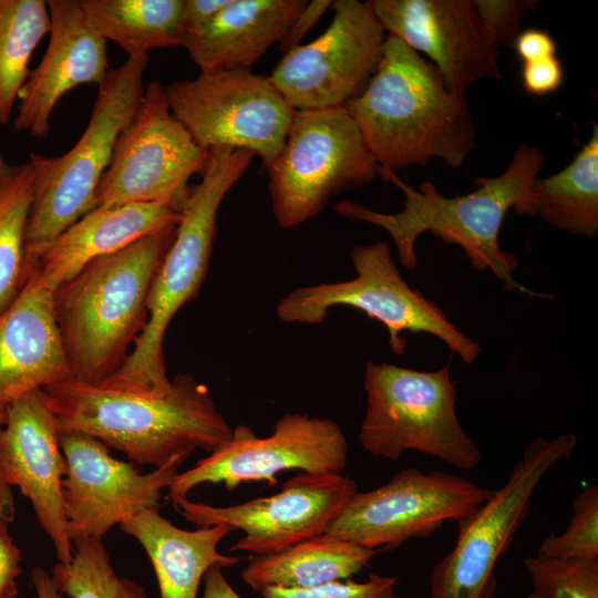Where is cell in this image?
<instances>
[{
  "label": "cell",
  "instance_id": "cell-1",
  "mask_svg": "<svg viewBox=\"0 0 598 598\" xmlns=\"http://www.w3.org/2000/svg\"><path fill=\"white\" fill-rule=\"evenodd\" d=\"M544 161L538 147L520 143L502 174L477 177L475 190L455 197L440 194L430 182H423L415 189L399 178L393 169L378 165V175L403 193L402 209L381 213L343 199L333 204V212L342 218L364 221L386 230L396 248L400 264L410 270L417 265V238L431 231L446 244L460 246L475 269L491 270L505 289L533 295L515 280L513 274L518 260L499 247L498 238L511 209L517 215H537L533 186Z\"/></svg>",
  "mask_w": 598,
  "mask_h": 598
},
{
  "label": "cell",
  "instance_id": "cell-2",
  "mask_svg": "<svg viewBox=\"0 0 598 598\" xmlns=\"http://www.w3.org/2000/svg\"><path fill=\"white\" fill-rule=\"evenodd\" d=\"M42 391L59 432L86 433L138 465L159 468L176 457L187 460L197 448L209 454L233 433L208 388L184 373L174 377L164 395L92 385L73 377Z\"/></svg>",
  "mask_w": 598,
  "mask_h": 598
},
{
  "label": "cell",
  "instance_id": "cell-3",
  "mask_svg": "<svg viewBox=\"0 0 598 598\" xmlns=\"http://www.w3.org/2000/svg\"><path fill=\"white\" fill-rule=\"evenodd\" d=\"M344 107L383 167L426 165L434 157L460 167L476 145L464 96L451 92L429 60L392 34L367 86Z\"/></svg>",
  "mask_w": 598,
  "mask_h": 598
},
{
  "label": "cell",
  "instance_id": "cell-4",
  "mask_svg": "<svg viewBox=\"0 0 598 598\" xmlns=\"http://www.w3.org/2000/svg\"><path fill=\"white\" fill-rule=\"evenodd\" d=\"M176 227L100 257L53 291V312L72 377L100 385L125 362L143 331L156 274Z\"/></svg>",
  "mask_w": 598,
  "mask_h": 598
},
{
  "label": "cell",
  "instance_id": "cell-5",
  "mask_svg": "<svg viewBox=\"0 0 598 598\" xmlns=\"http://www.w3.org/2000/svg\"><path fill=\"white\" fill-rule=\"evenodd\" d=\"M254 157L247 150L209 148L202 179L190 185L175 238L151 288L147 322L123 365L100 385L150 395L171 390L164 354L167 327L197 297L212 257L219 206Z\"/></svg>",
  "mask_w": 598,
  "mask_h": 598
},
{
  "label": "cell",
  "instance_id": "cell-6",
  "mask_svg": "<svg viewBox=\"0 0 598 598\" xmlns=\"http://www.w3.org/2000/svg\"><path fill=\"white\" fill-rule=\"evenodd\" d=\"M148 54L128 56L110 68L97 84L87 125L65 154L31 153L33 198L24 237L25 260L95 206V195L117 137L131 122L144 95L143 75Z\"/></svg>",
  "mask_w": 598,
  "mask_h": 598
},
{
  "label": "cell",
  "instance_id": "cell-7",
  "mask_svg": "<svg viewBox=\"0 0 598 598\" xmlns=\"http://www.w3.org/2000/svg\"><path fill=\"white\" fill-rule=\"evenodd\" d=\"M363 386L359 440L368 453L395 461L417 451L464 471L480 465L482 452L457 419L448 367L420 371L368 361Z\"/></svg>",
  "mask_w": 598,
  "mask_h": 598
},
{
  "label": "cell",
  "instance_id": "cell-8",
  "mask_svg": "<svg viewBox=\"0 0 598 598\" xmlns=\"http://www.w3.org/2000/svg\"><path fill=\"white\" fill-rule=\"evenodd\" d=\"M351 261L354 278L296 288L279 300L277 317L286 323L321 324L330 309L349 307L385 327L390 350L396 355L408 347L402 333L411 332L439 338L465 364L478 359L480 344L460 331L436 302L403 279L389 244L358 245Z\"/></svg>",
  "mask_w": 598,
  "mask_h": 598
},
{
  "label": "cell",
  "instance_id": "cell-9",
  "mask_svg": "<svg viewBox=\"0 0 598 598\" xmlns=\"http://www.w3.org/2000/svg\"><path fill=\"white\" fill-rule=\"evenodd\" d=\"M377 168L344 106L296 111L281 151L267 167L278 225L301 226L334 196L370 184Z\"/></svg>",
  "mask_w": 598,
  "mask_h": 598
},
{
  "label": "cell",
  "instance_id": "cell-10",
  "mask_svg": "<svg viewBox=\"0 0 598 598\" xmlns=\"http://www.w3.org/2000/svg\"><path fill=\"white\" fill-rule=\"evenodd\" d=\"M576 445L573 433L529 442L502 487L457 523L453 548L432 569L431 598L494 597L496 564L526 519L536 487L556 463L571 456Z\"/></svg>",
  "mask_w": 598,
  "mask_h": 598
},
{
  "label": "cell",
  "instance_id": "cell-11",
  "mask_svg": "<svg viewBox=\"0 0 598 598\" xmlns=\"http://www.w3.org/2000/svg\"><path fill=\"white\" fill-rule=\"evenodd\" d=\"M208 151L172 113L165 85L153 80L116 140L94 207L153 203L181 212L189 194V179L203 173Z\"/></svg>",
  "mask_w": 598,
  "mask_h": 598
},
{
  "label": "cell",
  "instance_id": "cell-12",
  "mask_svg": "<svg viewBox=\"0 0 598 598\" xmlns=\"http://www.w3.org/2000/svg\"><path fill=\"white\" fill-rule=\"evenodd\" d=\"M165 94L199 146L250 151L266 169L281 151L296 112L268 76L251 70L200 72L165 85Z\"/></svg>",
  "mask_w": 598,
  "mask_h": 598
},
{
  "label": "cell",
  "instance_id": "cell-13",
  "mask_svg": "<svg viewBox=\"0 0 598 598\" xmlns=\"http://www.w3.org/2000/svg\"><path fill=\"white\" fill-rule=\"evenodd\" d=\"M464 477L406 467L388 483L357 492L322 534L380 550L433 535L446 520L468 517L493 494Z\"/></svg>",
  "mask_w": 598,
  "mask_h": 598
},
{
  "label": "cell",
  "instance_id": "cell-14",
  "mask_svg": "<svg viewBox=\"0 0 598 598\" xmlns=\"http://www.w3.org/2000/svg\"><path fill=\"white\" fill-rule=\"evenodd\" d=\"M347 461V439L337 422L287 413L265 437L245 424L234 427L227 442L190 468L178 472L168 487V497L174 505L203 484L221 483L229 491L249 482H267L274 487L280 472L341 473Z\"/></svg>",
  "mask_w": 598,
  "mask_h": 598
},
{
  "label": "cell",
  "instance_id": "cell-15",
  "mask_svg": "<svg viewBox=\"0 0 598 598\" xmlns=\"http://www.w3.org/2000/svg\"><path fill=\"white\" fill-rule=\"evenodd\" d=\"M331 7L328 29L285 53L268 76L296 111L344 106L382 59L386 37L371 1L336 0Z\"/></svg>",
  "mask_w": 598,
  "mask_h": 598
},
{
  "label": "cell",
  "instance_id": "cell-16",
  "mask_svg": "<svg viewBox=\"0 0 598 598\" xmlns=\"http://www.w3.org/2000/svg\"><path fill=\"white\" fill-rule=\"evenodd\" d=\"M358 492L355 482L341 473L300 472L270 496L215 506L187 497L176 511L197 527L225 524L244 536L229 551L271 555L321 536Z\"/></svg>",
  "mask_w": 598,
  "mask_h": 598
},
{
  "label": "cell",
  "instance_id": "cell-17",
  "mask_svg": "<svg viewBox=\"0 0 598 598\" xmlns=\"http://www.w3.org/2000/svg\"><path fill=\"white\" fill-rule=\"evenodd\" d=\"M60 445L65 458L63 507L72 542L102 539L142 511H158L163 489L186 461L176 457L142 474L134 463L113 457L105 444L86 433L60 432Z\"/></svg>",
  "mask_w": 598,
  "mask_h": 598
},
{
  "label": "cell",
  "instance_id": "cell-18",
  "mask_svg": "<svg viewBox=\"0 0 598 598\" xmlns=\"http://www.w3.org/2000/svg\"><path fill=\"white\" fill-rule=\"evenodd\" d=\"M384 31L424 53L447 89L464 96L484 79H499L498 47L472 0H371Z\"/></svg>",
  "mask_w": 598,
  "mask_h": 598
},
{
  "label": "cell",
  "instance_id": "cell-19",
  "mask_svg": "<svg viewBox=\"0 0 598 598\" xmlns=\"http://www.w3.org/2000/svg\"><path fill=\"white\" fill-rule=\"evenodd\" d=\"M0 468L6 483L20 489L52 540L58 561L69 563L73 544L63 507L65 458L60 432L42 389L7 405L0 432Z\"/></svg>",
  "mask_w": 598,
  "mask_h": 598
},
{
  "label": "cell",
  "instance_id": "cell-20",
  "mask_svg": "<svg viewBox=\"0 0 598 598\" xmlns=\"http://www.w3.org/2000/svg\"><path fill=\"white\" fill-rule=\"evenodd\" d=\"M50 39L40 63L22 85L13 127L43 138L61 97L83 84H99L110 70L106 40L85 21L79 0H49Z\"/></svg>",
  "mask_w": 598,
  "mask_h": 598
},
{
  "label": "cell",
  "instance_id": "cell-21",
  "mask_svg": "<svg viewBox=\"0 0 598 598\" xmlns=\"http://www.w3.org/2000/svg\"><path fill=\"white\" fill-rule=\"evenodd\" d=\"M52 298L25 270L17 297L0 313V404L72 377Z\"/></svg>",
  "mask_w": 598,
  "mask_h": 598
},
{
  "label": "cell",
  "instance_id": "cell-22",
  "mask_svg": "<svg viewBox=\"0 0 598 598\" xmlns=\"http://www.w3.org/2000/svg\"><path fill=\"white\" fill-rule=\"evenodd\" d=\"M181 213L153 203L94 207L55 237L27 271L54 291L89 262L116 252L134 241L179 223Z\"/></svg>",
  "mask_w": 598,
  "mask_h": 598
},
{
  "label": "cell",
  "instance_id": "cell-23",
  "mask_svg": "<svg viewBox=\"0 0 598 598\" xmlns=\"http://www.w3.org/2000/svg\"><path fill=\"white\" fill-rule=\"evenodd\" d=\"M306 0H230L198 32L182 38L200 72L250 70L280 43L303 10Z\"/></svg>",
  "mask_w": 598,
  "mask_h": 598
},
{
  "label": "cell",
  "instance_id": "cell-24",
  "mask_svg": "<svg viewBox=\"0 0 598 598\" xmlns=\"http://www.w3.org/2000/svg\"><path fill=\"white\" fill-rule=\"evenodd\" d=\"M120 528L147 554L161 598H197L199 584L210 567L227 568L239 561L218 550L219 543L233 532L225 524L188 530L173 525L156 509H145Z\"/></svg>",
  "mask_w": 598,
  "mask_h": 598
},
{
  "label": "cell",
  "instance_id": "cell-25",
  "mask_svg": "<svg viewBox=\"0 0 598 598\" xmlns=\"http://www.w3.org/2000/svg\"><path fill=\"white\" fill-rule=\"evenodd\" d=\"M379 550L323 535L271 555H251L241 571L254 590L310 588L349 579L370 567Z\"/></svg>",
  "mask_w": 598,
  "mask_h": 598
},
{
  "label": "cell",
  "instance_id": "cell-26",
  "mask_svg": "<svg viewBox=\"0 0 598 598\" xmlns=\"http://www.w3.org/2000/svg\"><path fill=\"white\" fill-rule=\"evenodd\" d=\"M87 24L128 56L181 45L184 0H79Z\"/></svg>",
  "mask_w": 598,
  "mask_h": 598
},
{
  "label": "cell",
  "instance_id": "cell-27",
  "mask_svg": "<svg viewBox=\"0 0 598 598\" xmlns=\"http://www.w3.org/2000/svg\"><path fill=\"white\" fill-rule=\"evenodd\" d=\"M589 141L561 171L537 177L533 190L537 215L573 235L598 234V125L591 122Z\"/></svg>",
  "mask_w": 598,
  "mask_h": 598
},
{
  "label": "cell",
  "instance_id": "cell-28",
  "mask_svg": "<svg viewBox=\"0 0 598 598\" xmlns=\"http://www.w3.org/2000/svg\"><path fill=\"white\" fill-rule=\"evenodd\" d=\"M44 0H0V124L9 123L33 51L50 32Z\"/></svg>",
  "mask_w": 598,
  "mask_h": 598
},
{
  "label": "cell",
  "instance_id": "cell-29",
  "mask_svg": "<svg viewBox=\"0 0 598 598\" xmlns=\"http://www.w3.org/2000/svg\"><path fill=\"white\" fill-rule=\"evenodd\" d=\"M33 184L29 161L0 173V313L14 300L25 277L24 237Z\"/></svg>",
  "mask_w": 598,
  "mask_h": 598
},
{
  "label": "cell",
  "instance_id": "cell-30",
  "mask_svg": "<svg viewBox=\"0 0 598 598\" xmlns=\"http://www.w3.org/2000/svg\"><path fill=\"white\" fill-rule=\"evenodd\" d=\"M69 563L58 561L52 579L69 598H147L142 586L118 577L102 539L79 538L72 542Z\"/></svg>",
  "mask_w": 598,
  "mask_h": 598
},
{
  "label": "cell",
  "instance_id": "cell-31",
  "mask_svg": "<svg viewBox=\"0 0 598 598\" xmlns=\"http://www.w3.org/2000/svg\"><path fill=\"white\" fill-rule=\"evenodd\" d=\"M533 588L525 598H598V560L524 559Z\"/></svg>",
  "mask_w": 598,
  "mask_h": 598
},
{
  "label": "cell",
  "instance_id": "cell-32",
  "mask_svg": "<svg viewBox=\"0 0 598 598\" xmlns=\"http://www.w3.org/2000/svg\"><path fill=\"white\" fill-rule=\"evenodd\" d=\"M537 554L559 560H598V487L589 485L573 502V516L559 535L550 534Z\"/></svg>",
  "mask_w": 598,
  "mask_h": 598
},
{
  "label": "cell",
  "instance_id": "cell-33",
  "mask_svg": "<svg viewBox=\"0 0 598 598\" xmlns=\"http://www.w3.org/2000/svg\"><path fill=\"white\" fill-rule=\"evenodd\" d=\"M396 582L395 576L372 574L363 581L344 579L297 589L270 586L259 592L261 598H398Z\"/></svg>",
  "mask_w": 598,
  "mask_h": 598
},
{
  "label": "cell",
  "instance_id": "cell-34",
  "mask_svg": "<svg viewBox=\"0 0 598 598\" xmlns=\"http://www.w3.org/2000/svg\"><path fill=\"white\" fill-rule=\"evenodd\" d=\"M477 13L494 38L497 47H513L522 31L526 12L538 1L532 0H474Z\"/></svg>",
  "mask_w": 598,
  "mask_h": 598
},
{
  "label": "cell",
  "instance_id": "cell-35",
  "mask_svg": "<svg viewBox=\"0 0 598 598\" xmlns=\"http://www.w3.org/2000/svg\"><path fill=\"white\" fill-rule=\"evenodd\" d=\"M522 84L526 93L536 96L556 92L564 81L563 63L557 55L522 63Z\"/></svg>",
  "mask_w": 598,
  "mask_h": 598
},
{
  "label": "cell",
  "instance_id": "cell-36",
  "mask_svg": "<svg viewBox=\"0 0 598 598\" xmlns=\"http://www.w3.org/2000/svg\"><path fill=\"white\" fill-rule=\"evenodd\" d=\"M8 527L0 524V598H17L22 551L10 536Z\"/></svg>",
  "mask_w": 598,
  "mask_h": 598
},
{
  "label": "cell",
  "instance_id": "cell-37",
  "mask_svg": "<svg viewBox=\"0 0 598 598\" xmlns=\"http://www.w3.org/2000/svg\"><path fill=\"white\" fill-rule=\"evenodd\" d=\"M513 48L523 63L555 56L557 51V44L551 34L546 30L535 28L522 30Z\"/></svg>",
  "mask_w": 598,
  "mask_h": 598
},
{
  "label": "cell",
  "instance_id": "cell-38",
  "mask_svg": "<svg viewBox=\"0 0 598 598\" xmlns=\"http://www.w3.org/2000/svg\"><path fill=\"white\" fill-rule=\"evenodd\" d=\"M230 0H184L182 38L204 29Z\"/></svg>",
  "mask_w": 598,
  "mask_h": 598
},
{
  "label": "cell",
  "instance_id": "cell-39",
  "mask_svg": "<svg viewBox=\"0 0 598 598\" xmlns=\"http://www.w3.org/2000/svg\"><path fill=\"white\" fill-rule=\"evenodd\" d=\"M331 4L332 1L329 0H313L308 2L279 43V50L285 54L298 47L306 33L317 23Z\"/></svg>",
  "mask_w": 598,
  "mask_h": 598
},
{
  "label": "cell",
  "instance_id": "cell-40",
  "mask_svg": "<svg viewBox=\"0 0 598 598\" xmlns=\"http://www.w3.org/2000/svg\"><path fill=\"white\" fill-rule=\"evenodd\" d=\"M203 598H241L223 574V568L215 565L204 575Z\"/></svg>",
  "mask_w": 598,
  "mask_h": 598
},
{
  "label": "cell",
  "instance_id": "cell-41",
  "mask_svg": "<svg viewBox=\"0 0 598 598\" xmlns=\"http://www.w3.org/2000/svg\"><path fill=\"white\" fill-rule=\"evenodd\" d=\"M7 417V405L0 404V432ZM16 517V504L11 487L6 483L0 468V524L9 525Z\"/></svg>",
  "mask_w": 598,
  "mask_h": 598
},
{
  "label": "cell",
  "instance_id": "cell-42",
  "mask_svg": "<svg viewBox=\"0 0 598 598\" xmlns=\"http://www.w3.org/2000/svg\"><path fill=\"white\" fill-rule=\"evenodd\" d=\"M31 582L35 590L37 598H63L56 588L51 574L40 567L31 571Z\"/></svg>",
  "mask_w": 598,
  "mask_h": 598
},
{
  "label": "cell",
  "instance_id": "cell-43",
  "mask_svg": "<svg viewBox=\"0 0 598 598\" xmlns=\"http://www.w3.org/2000/svg\"><path fill=\"white\" fill-rule=\"evenodd\" d=\"M9 164L6 163V161L3 159L1 153H0V173H2L3 171H6L8 168Z\"/></svg>",
  "mask_w": 598,
  "mask_h": 598
}]
</instances>
